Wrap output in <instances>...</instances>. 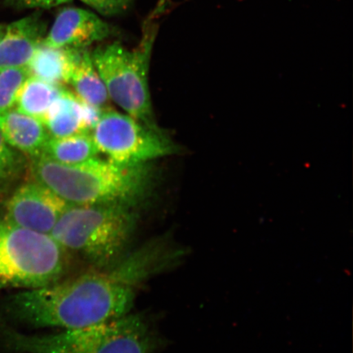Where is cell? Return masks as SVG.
<instances>
[{
    "label": "cell",
    "instance_id": "6da1fadb",
    "mask_svg": "<svg viewBox=\"0 0 353 353\" xmlns=\"http://www.w3.org/2000/svg\"><path fill=\"white\" fill-rule=\"evenodd\" d=\"M187 254L170 236L157 238L109 268L11 295L3 310L38 328L77 329L120 319L130 313L145 282L178 266Z\"/></svg>",
    "mask_w": 353,
    "mask_h": 353
},
{
    "label": "cell",
    "instance_id": "7a4b0ae2",
    "mask_svg": "<svg viewBox=\"0 0 353 353\" xmlns=\"http://www.w3.org/2000/svg\"><path fill=\"white\" fill-rule=\"evenodd\" d=\"M34 181L46 185L70 205L121 204L136 207L152 183L148 165L125 166L92 158L66 165L39 156L32 158Z\"/></svg>",
    "mask_w": 353,
    "mask_h": 353
},
{
    "label": "cell",
    "instance_id": "3957f363",
    "mask_svg": "<svg viewBox=\"0 0 353 353\" xmlns=\"http://www.w3.org/2000/svg\"><path fill=\"white\" fill-rule=\"evenodd\" d=\"M134 209L121 204L70 205L50 235L92 268H107L129 252L137 226Z\"/></svg>",
    "mask_w": 353,
    "mask_h": 353
},
{
    "label": "cell",
    "instance_id": "277c9868",
    "mask_svg": "<svg viewBox=\"0 0 353 353\" xmlns=\"http://www.w3.org/2000/svg\"><path fill=\"white\" fill-rule=\"evenodd\" d=\"M0 332L6 347L15 353H154L157 338L143 316L120 319L60 332L32 335L3 323Z\"/></svg>",
    "mask_w": 353,
    "mask_h": 353
},
{
    "label": "cell",
    "instance_id": "5b68a950",
    "mask_svg": "<svg viewBox=\"0 0 353 353\" xmlns=\"http://www.w3.org/2000/svg\"><path fill=\"white\" fill-rule=\"evenodd\" d=\"M139 46L130 50L118 42L97 48L92 59L109 98L132 118L159 128L154 121L148 83L150 59L156 29L150 24Z\"/></svg>",
    "mask_w": 353,
    "mask_h": 353
},
{
    "label": "cell",
    "instance_id": "8992f818",
    "mask_svg": "<svg viewBox=\"0 0 353 353\" xmlns=\"http://www.w3.org/2000/svg\"><path fill=\"white\" fill-rule=\"evenodd\" d=\"M68 253L50 234L3 222L0 230V287L41 288L63 279Z\"/></svg>",
    "mask_w": 353,
    "mask_h": 353
},
{
    "label": "cell",
    "instance_id": "52a82bcc",
    "mask_svg": "<svg viewBox=\"0 0 353 353\" xmlns=\"http://www.w3.org/2000/svg\"><path fill=\"white\" fill-rule=\"evenodd\" d=\"M91 134L99 153L117 165H148L180 152L160 128H152L128 114L105 110Z\"/></svg>",
    "mask_w": 353,
    "mask_h": 353
},
{
    "label": "cell",
    "instance_id": "ba28073f",
    "mask_svg": "<svg viewBox=\"0 0 353 353\" xmlns=\"http://www.w3.org/2000/svg\"><path fill=\"white\" fill-rule=\"evenodd\" d=\"M70 205L50 188L34 181L13 193L7 203L6 222L50 234Z\"/></svg>",
    "mask_w": 353,
    "mask_h": 353
},
{
    "label": "cell",
    "instance_id": "9c48e42d",
    "mask_svg": "<svg viewBox=\"0 0 353 353\" xmlns=\"http://www.w3.org/2000/svg\"><path fill=\"white\" fill-rule=\"evenodd\" d=\"M112 34L110 26L95 13L77 8H65L57 16L44 37L43 46L52 48H86Z\"/></svg>",
    "mask_w": 353,
    "mask_h": 353
},
{
    "label": "cell",
    "instance_id": "30bf717a",
    "mask_svg": "<svg viewBox=\"0 0 353 353\" xmlns=\"http://www.w3.org/2000/svg\"><path fill=\"white\" fill-rule=\"evenodd\" d=\"M46 35V22L39 14L8 25L0 39V72L28 66Z\"/></svg>",
    "mask_w": 353,
    "mask_h": 353
},
{
    "label": "cell",
    "instance_id": "8fae6325",
    "mask_svg": "<svg viewBox=\"0 0 353 353\" xmlns=\"http://www.w3.org/2000/svg\"><path fill=\"white\" fill-rule=\"evenodd\" d=\"M0 132L11 148L32 158L41 156L50 138L41 121L17 109L0 112Z\"/></svg>",
    "mask_w": 353,
    "mask_h": 353
},
{
    "label": "cell",
    "instance_id": "7c38bea8",
    "mask_svg": "<svg viewBox=\"0 0 353 353\" xmlns=\"http://www.w3.org/2000/svg\"><path fill=\"white\" fill-rule=\"evenodd\" d=\"M81 50L48 47L41 43L28 65L30 76L59 86L69 83Z\"/></svg>",
    "mask_w": 353,
    "mask_h": 353
},
{
    "label": "cell",
    "instance_id": "4fadbf2b",
    "mask_svg": "<svg viewBox=\"0 0 353 353\" xmlns=\"http://www.w3.org/2000/svg\"><path fill=\"white\" fill-rule=\"evenodd\" d=\"M43 125L51 138L87 132L83 125L81 99L64 90L48 110Z\"/></svg>",
    "mask_w": 353,
    "mask_h": 353
},
{
    "label": "cell",
    "instance_id": "5bb4252c",
    "mask_svg": "<svg viewBox=\"0 0 353 353\" xmlns=\"http://www.w3.org/2000/svg\"><path fill=\"white\" fill-rule=\"evenodd\" d=\"M79 99L96 107L104 108L109 95L86 48L79 51L70 82Z\"/></svg>",
    "mask_w": 353,
    "mask_h": 353
},
{
    "label": "cell",
    "instance_id": "9a60e30c",
    "mask_svg": "<svg viewBox=\"0 0 353 353\" xmlns=\"http://www.w3.org/2000/svg\"><path fill=\"white\" fill-rule=\"evenodd\" d=\"M99 154L91 132L48 139L41 156L60 164L74 165L81 164Z\"/></svg>",
    "mask_w": 353,
    "mask_h": 353
},
{
    "label": "cell",
    "instance_id": "2e32d148",
    "mask_svg": "<svg viewBox=\"0 0 353 353\" xmlns=\"http://www.w3.org/2000/svg\"><path fill=\"white\" fill-rule=\"evenodd\" d=\"M63 90L61 86L30 76L17 95V110L43 123L48 110Z\"/></svg>",
    "mask_w": 353,
    "mask_h": 353
},
{
    "label": "cell",
    "instance_id": "e0dca14e",
    "mask_svg": "<svg viewBox=\"0 0 353 353\" xmlns=\"http://www.w3.org/2000/svg\"><path fill=\"white\" fill-rule=\"evenodd\" d=\"M30 76L28 66L0 72V112L14 107L21 88Z\"/></svg>",
    "mask_w": 353,
    "mask_h": 353
},
{
    "label": "cell",
    "instance_id": "ac0fdd59",
    "mask_svg": "<svg viewBox=\"0 0 353 353\" xmlns=\"http://www.w3.org/2000/svg\"><path fill=\"white\" fill-rule=\"evenodd\" d=\"M21 168L20 154L6 143L0 132V188L14 179Z\"/></svg>",
    "mask_w": 353,
    "mask_h": 353
},
{
    "label": "cell",
    "instance_id": "d6986e66",
    "mask_svg": "<svg viewBox=\"0 0 353 353\" xmlns=\"http://www.w3.org/2000/svg\"><path fill=\"white\" fill-rule=\"evenodd\" d=\"M105 16H116L125 12L130 7L132 0H81Z\"/></svg>",
    "mask_w": 353,
    "mask_h": 353
},
{
    "label": "cell",
    "instance_id": "ffe728a7",
    "mask_svg": "<svg viewBox=\"0 0 353 353\" xmlns=\"http://www.w3.org/2000/svg\"><path fill=\"white\" fill-rule=\"evenodd\" d=\"M13 6L26 8H50L70 3L72 0H8Z\"/></svg>",
    "mask_w": 353,
    "mask_h": 353
},
{
    "label": "cell",
    "instance_id": "44dd1931",
    "mask_svg": "<svg viewBox=\"0 0 353 353\" xmlns=\"http://www.w3.org/2000/svg\"><path fill=\"white\" fill-rule=\"evenodd\" d=\"M4 30H6V28H3L2 26H0V39H1L3 34L4 33Z\"/></svg>",
    "mask_w": 353,
    "mask_h": 353
},
{
    "label": "cell",
    "instance_id": "7402d4cb",
    "mask_svg": "<svg viewBox=\"0 0 353 353\" xmlns=\"http://www.w3.org/2000/svg\"><path fill=\"white\" fill-rule=\"evenodd\" d=\"M2 224H3V222H1V221H0V230H1Z\"/></svg>",
    "mask_w": 353,
    "mask_h": 353
}]
</instances>
